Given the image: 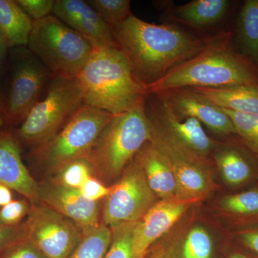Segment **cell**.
Masks as SVG:
<instances>
[{"label":"cell","instance_id":"836d02e7","mask_svg":"<svg viewBox=\"0 0 258 258\" xmlns=\"http://www.w3.org/2000/svg\"><path fill=\"white\" fill-rule=\"evenodd\" d=\"M240 237L248 248L258 254V226L242 231Z\"/></svg>","mask_w":258,"mask_h":258},{"label":"cell","instance_id":"7c38bea8","mask_svg":"<svg viewBox=\"0 0 258 258\" xmlns=\"http://www.w3.org/2000/svg\"><path fill=\"white\" fill-rule=\"evenodd\" d=\"M38 198L40 203L68 217L84 232L101 224L99 202L88 200L79 189L52 180L38 184Z\"/></svg>","mask_w":258,"mask_h":258},{"label":"cell","instance_id":"e0dca14e","mask_svg":"<svg viewBox=\"0 0 258 258\" xmlns=\"http://www.w3.org/2000/svg\"><path fill=\"white\" fill-rule=\"evenodd\" d=\"M228 0H193L171 7L166 17L172 25H184L194 29L208 28L220 23L228 12Z\"/></svg>","mask_w":258,"mask_h":258},{"label":"cell","instance_id":"5b68a950","mask_svg":"<svg viewBox=\"0 0 258 258\" xmlns=\"http://www.w3.org/2000/svg\"><path fill=\"white\" fill-rule=\"evenodd\" d=\"M28 48L55 77L76 78L94 48L55 15L33 20Z\"/></svg>","mask_w":258,"mask_h":258},{"label":"cell","instance_id":"f35d334b","mask_svg":"<svg viewBox=\"0 0 258 258\" xmlns=\"http://www.w3.org/2000/svg\"><path fill=\"white\" fill-rule=\"evenodd\" d=\"M256 157H257V158H258V156H256Z\"/></svg>","mask_w":258,"mask_h":258},{"label":"cell","instance_id":"f1b7e54d","mask_svg":"<svg viewBox=\"0 0 258 258\" xmlns=\"http://www.w3.org/2000/svg\"><path fill=\"white\" fill-rule=\"evenodd\" d=\"M26 199L14 200L0 208V225L14 227L23 223L28 217L31 204Z\"/></svg>","mask_w":258,"mask_h":258},{"label":"cell","instance_id":"3957f363","mask_svg":"<svg viewBox=\"0 0 258 258\" xmlns=\"http://www.w3.org/2000/svg\"><path fill=\"white\" fill-rule=\"evenodd\" d=\"M231 36L217 42L147 86V93L180 88L257 85L258 66L230 46Z\"/></svg>","mask_w":258,"mask_h":258},{"label":"cell","instance_id":"ffe728a7","mask_svg":"<svg viewBox=\"0 0 258 258\" xmlns=\"http://www.w3.org/2000/svg\"><path fill=\"white\" fill-rule=\"evenodd\" d=\"M215 158L224 179L229 184H243L252 175L253 171L249 157L236 146H222L220 149H217Z\"/></svg>","mask_w":258,"mask_h":258},{"label":"cell","instance_id":"e575fe53","mask_svg":"<svg viewBox=\"0 0 258 258\" xmlns=\"http://www.w3.org/2000/svg\"><path fill=\"white\" fill-rule=\"evenodd\" d=\"M5 64L0 63V130H3V129L5 128L4 95Z\"/></svg>","mask_w":258,"mask_h":258},{"label":"cell","instance_id":"83f0119b","mask_svg":"<svg viewBox=\"0 0 258 258\" xmlns=\"http://www.w3.org/2000/svg\"><path fill=\"white\" fill-rule=\"evenodd\" d=\"M212 252L211 237L201 227L192 229L185 240L183 258H210Z\"/></svg>","mask_w":258,"mask_h":258},{"label":"cell","instance_id":"d4e9b609","mask_svg":"<svg viewBox=\"0 0 258 258\" xmlns=\"http://www.w3.org/2000/svg\"><path fill=\"white\" fill-rule=\"evenodd\" d=\"M86 2L111 30L133 15L130 0H88Z\"/></svg>","mask_w":258,"mask_h":258},{"label":"cell","instance_id":"74e56055","mask_svg":"<svg viewBox=\"0 0 258 258\" xmlns=\"http://www.w3.org/2000/svg\"><path fill=\"white\" fill-rule=\"evenodd\" d=\"M230 258H247L244 257V256L242 255V254H236L232 255Z\"/></svg>","mask_w":258,"mask_h":258},{"label":"cell","instance_id":"44dd1931","mask_svg":"<svg viewBox=\"0 0 258 258\" xmlns=\"http://www.w3.org/2000/svg\"><path fill=\"white\" fill-rule=\"evenodd\" d=\"M240 53L258 66V0L244 2L237 18Z\"/></svg>","mask_w":258,"mask_h":258},{"label":"cell","instance_id":"484cf974","mask_svg":"<svg viewBox=\"0 0 258 258\" xmlns=\"http://www.w3.org/2000/svg\"><path fill=\"white\" fill-rule=\"evenodd\" d=\"M222 205L226 211L242 217L258 216V189L229 195L223 199Z\"/></svg>","mask_w":258,"mask_h":258},{"label":"cell","instance_id":"8992f818","mask_svg":"<svg viewBox=\"0 0 258 258\" xmlns=\"http://www.w3.org/2000/svg\"><path fill=\"white\" fill-rule=\"evenodd\" d=\"M82 92L76 78L53 76L40 101L13 131L20 146L32 149L55 135L82 106Z\"/></svg>","mask_w":258,"mask_h":258},{"label":"cell","instance_id":"d6986e66","mask_svg":"<svg viewBox=\"0 0 258 258\" xmlns=\"http://www.w3.org/2000/svg\"><path fill=\"white\" fill-rule=\"evenodd\" d=\"M32 23L17 0H0V30L10 49L28 47Z\"/></svg>","mask_w":258,"mask_h":258},{"label":"cell","instance_id":"d6a6232c","mask_svg":"<svg viewBox=\"0 0 258 258\" xmlns=\"http://www.w3.org/2000/svg\"><path fill=\"white\" fill-rule=\"evenodd\" d=\"M85 198L93 202H99L106 198L110 191V187L103 184L100 180L91 176L83 183L79 189Z\"/></svg>","mask_w":258,"mask_h":258},{"label":"cell","instance_id":"8d00e7d4","mask_svg":"<svg viewBox=\"0 0 258 258\" xmlns=\"http://www.w3.org/2000/svg\"><path fill=\"white\" fill-rule=\"evenodd\" d=\"M144 258H166V256L159 251V252H153L152 254L147 253Z\"/></svg>","mask_w":258,"mask_h":258},{"label":"cell","instance_id":"f546056e","mask_svg":"<svg viewBox=\"0 0 258 258\" xmlns=\"http://www.w3.org/2000/svg\"><path fill=\"white\" fill-rule=\"evenodd\" d=\"M0 258H47L30 239L24 238L13 244Z\"/></svg>","mask_w":258,"mask_h":258},{"label":"cell","instance_id":"277c9868","mask_svg":"<svg viewBox=\"0 0 258 258\" xmlns=\"http://www.w3.org/2000/svg\"><path fill=\"white\" fill-rule=\"evenodd\" d=\"M144 102L132 109L115 115L102 131L87 159L95 175L104 179H115L147 142L152 141V130Z\"/></svg>","mask_w":258,"mask_h":258},{"label":"cell","instance_id":"52a82bcc","mask_svg":"<svg viewBox=\"0 0 258 258\" xmlns=\"http://www.w3.org/2000/svg\"><path fill=\"white\" fill-rule=\"evenodd\" d=\"M52 78L28 47L10 49L5 64V128L21 124L45 94Z\"/></svg>","mask_w":258,"mask_h":258},{"label":"cell","instance_id":"6da1fadb","mask_svg":"<svg viewBox=\"0 0 258 258\" xmlns=\"http://www.w3.org/2000/svg\"><path fill=\"white\" fill-rule=\"evenodd\" d=\"M111 31L116 47L147 87L213 44L231 36V32L225 31L197 35L172 24L147 23L134 14Z\"/></svg>","mask_w":258,"mask_h":258},{"label":"cell","instance_id":"8fae6325","mask_svg":"<svg viewBox=\"0 0 258 258\" xmlns=\"http://www.w3.org/2000/svg\"><path fill=\"white\" fill-rule=\"evenodd\" d=\"M153 93L165 102L178 119L195 118L215 133L237 136L233 123L225 110L193 88H174Z\"/></svg>","mask_w":258,"mask_h":258},{"label":"cell","instance_id":"4dcf8cb0","mask_svg":"<svg viewBox=\"0 0 258 258\" xmlns=\"http://www.w3.org/2000/svg\"><path fill=\"white\" fill-rule=\"evenodd\" d=\"M24 11L32 20H41L52 15L54 0H17Z\"/></svg>","mask_w":258,"mask_h":258},{"label":"cell","instance_id":"7a4b0ae2","mask_svg":"<svg viewBox=\"0 0 258 258\" xmlns=\"http://www.w3.org/2000/svg\"><path fill=\"white\" fill-rule=\"evenodd\" d=\"M76 80L84 104L113 115L132 109L147 95V86L116 46L95 49Z\"/></svg>","mask_w":258,"mask_h":258},{"label":"cell","instance_id":"5bb4252c","mask_svg":"<svg viewBox=\"0 0 258 258\" xmlns=\"http://www.w3.org/2000/svg\"><path fill=\"white\" fill-rule=\"evenodd\" d=\"M54 15L82 35L93 48L116 46L111 28L83 0H55Z\"/></svg>","mask_w":258,"mask_h":258},{"label":"cell","instance_id":"ab89813d","mask_svg":"<svg viewBox=\"0 0 258 258\" xmlns=\"http://www.w3.org/2000/svg\"><path fill=\"white\" fill-rule=\"evenodd\" d=\"M0 131H2V130H0Z\"/></svg>","mask_w":258,"mask_h":258},{"label":"cell","instance_id":"d590c367","mask_svg":"<svg viewBox=\"0 0 258 258\" xmlns=\"http://www.w3.org/2000/svg\"><path fill=\"white\" fill-rule=\"evenodd\" d=\"M9 50V47H8V44H7L5 37L3 36V33H2L1 30H0V63H6Z\"/></svg>","mask_w":258,"mask_h":258},{"label":"cell","instance_id":"4fadbf2b","mask_svg":"<svg viewBox=\"0 0 258 258\" xmlns=\"http://www.w3.org/2000/svg\"><path fill=\"white\" fill-rule=\"evenodd\" d=\"M0 184L20 194L30 204L40 203L38 183L25 166L21 146L10 128L0 131Z\"/></svg>","mask_w":258,"mask_h":258},{"label":"cell","instance_id":"9a60e30c","mask_svg":"<svg viewBox=\"0 0 258 258\" xmlns=\"http://www.w3.org/2000/svg\"><path fill=\"white\" fill-rule=\"evenodd\" d=\"M189 203L165 200L154 204L143 217L136 222L133 235L134 258H144L149 247L179 220Z\"/></svg>","mask_w":258,"mask_h":258},{"label":"cell","instance_id":"ba28073f","mask_svg":"<svg viewBox=\"0 0 258 258\" xmlns=\"http://www.w3.org/2000/svg\"><path fill=\"white\" fill-rule=\"evenodd\" d=\"M114 115L83 104L52 139L32 149L30 158L37 166L55 172L71 161L87 157Z\"/></svg>","mask_w":258,"mask_h":258},{"label":"cell","instance_id":"603a6c76","mask_svg":"<svg viewBox=\"0 0 258 258\" xmlns=\"http://www.w3.org/2000/svg\"><path fill=\"white\" fill-rule=\"evenodd\" d=\"M55 173L54 181L67 187L78 189L86 180L95 175L92 164L87 157L71 161L61 166Z\"/></svg>","mask_w":258,"mask_h":258},{"label":"cell","instance_id":"cb8c5ba5","mask_svg":"<svg viewBox=\"0 0 258 258\" xmlns=\"http://www.w3.org/2000/svg\"><path fill=\"white\" fill-rule=\"evenodd\" d=\"M224 110L232 120L241 143L258 156V115Z\"/></svg>","mask_w":258,"mask_h":258},{"label":"cell","instance_id":"30bf717a","mask_svg":"<svg viewBox=\"0 0 258 258\" xmlns=\"http://www.w3.org/2000/svg\"><path fill=\"white\" fill-rule=\"evenodd\" d=\"M27 237L47 258H68L84 231L77 224L41 203L31 204L25 220Z\"/></svg>","mask_w":258,"mask_h":258},{"label":"cell","instance_id":"4316f807","mask_svg":"<svg viewBox=\"0 0 258 258\" xmlns=\"http://www.w3.org/2000/svg\"><path fill=\"white\" fill-rule=\"evenodd\" d=\"M134 223L123 224L111 228L112 241L104 258H134Z\"/></svg>","mask_w":258,"mask_h":258},{"label":"cell","instance_id":"9c48e42d","mask_svg":"<svg viewBox=\"0 0 258 258\" xmlns=\"http://www.w3.org/2000/svg\"><path fill=\"white\" fill-rule=\"evenodd\" d=\"M134 159L105 198L103 223L109 228L139 222L155 204V194L148 184L140 163Z\"/></svg>","mask_w":258,"mask_h":258},{"label":"cell","instance_id":"ac0fdd59","mask_svg":"<svg viewBox=\"0 0 258 258\" xmlns=\"http://www.w3.org/2000/svg\"><path fill=\"white\" fill-rule=\"evenodd\" d=\"M191 88L224 109L258 115L257 85Z\"/></svg>","mask_w":258,"mask_h":258},{"label":"cell","instance_id":"1f68e13d","mask_svg":"<svg viewBox=\"0 0 258 258\" xmlns=\"http://www.w3.org/2000/svg\"><path fill=\"white\" fill-rule=\"evenodd\" d=\"M27 237L25 222L14 227L0 225V256L13 244Z\"/></svg>","mask_w":258,"mask_h":258},{"label":"cell","instance_id":"2e32d148","mask_svg":"<svg viewBox=\"0 0 258 258\" xmlns=\"http://www.w3.org/2000/svg\"><path fill=\"white\" fill-rule=\"evenodd\" d=\"M147 178L148 184L155 195L172 200L178 192L177 181L167 158L152 141L147 142L136 156Z\"/></svg>","mask_w":258,"mask_h":258},{"label":"cell","instance_id":"7402d4cb","mask_svg":"<svg viewBox=\"0 0 258 258\" xmlns=\"http://www.w3.org/2000/svg\"><path fill=\"white\" fill-rule=\"evenodd\" d=\"M111 241V229L101 223L85 231L79 245L68 258H104Z\"/></svg>","mask_w":258,"mask_h":258}]
</instances>
